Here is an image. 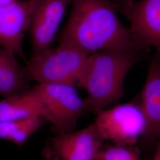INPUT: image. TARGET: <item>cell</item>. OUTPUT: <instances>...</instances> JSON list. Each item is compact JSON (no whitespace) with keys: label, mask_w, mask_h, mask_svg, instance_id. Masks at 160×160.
I'll list each match as a JSON object with an SVG mask.
<instances>
[{"label":"cell","mask_w":160,"mask_h":160,"mask_svg":"<svg viewBox=\"0 0 160 160\" xmlns=\"http://www.w3.org/2000/svg\"><path fill=\"white\" fill-rule=\"evenodd\" d=\"M68 20L59 37L88 55L106 50H140L129 28L122 23L107 0H71Z\"/></svg>","instance_id":"obj_1"},{"label":"cell","mask_w":160,"mask_h":160,"mask_svg":"<svg viewBox=\"0 0 160 160\" xmlns=\"http://www.w3.org/2000/svg\"><path fill=\"white\" fill-rule=\"evenodd\" d=\"M136 52L106 50L90 54L78 87L87 93L88 112L96 113L118 102L126 77L138 61Z\"/></svg>","instance_id":"obj_2"},{"label":"cell","mask_w":160,"mask_h":160,"mask_svg":"<svg viewBox=\"0 0 160 160\" xmlns=\"http://www.w3.org/2000/svg\"><path fill=\"white\" fill-rule=\"evenodd\" d=\"M89 55L74 46L59 43L32 57L24 67L29 81L38 84H63L78 87Z\"/></svg>","instance_id":"obj_3"},{"label":"cell","mask_w":160,"mask_h":160,"mask_svg":"<svg viewBox=\"0 0 160 160\" xmlns=\"http://www.w3.org/2000/svg\"><path fill=\"white\" fill-rule=\"evenodd\" d=\"M42 115L58 134L74 131L78 120L88 112L85 98L76 87L63 84H38L33 87Z\"/></svg>","instance_id":"obj_4"},{"label":"cell","mask_w":160,"mask_h":160,"mask_svg":"<svg viewBox=\"0 0 160 160\" xmlns=\"http://www.w3.org/2000/svg\"><path fill=\"white\" fill-rule=\"evenodd\" d=\"M94 124L104 142L135 146L147 128V120L139 103L114 105L96 113Z\"/></svg>","instance_id":"obj_5"},{"label":"cell","mask_w":160,"mask_h":160,"mask_svg":"<svg viewBox=\"0 0 160 160\" xmlns=\"http://www.w3.org/2000/svg\"><path fill=\"white\" fill-rule=\"evenodd\" d=\"M39 0H17L0 4V45L24 58L23 40L29 31Z\"/></svg>","instance_id":"obj_6"},{"label":"cell","mask_w":160,"mask_h":160,"mask_svg":"<svg viewBox=\"0 0 160 160\" xmlns=\"http://www.w3.org/2000/svg\"><path fill=\"white\" fill-rule=\"evenodd\" d=\"M125 12L139 49L152 47L160 53V0L131 1L125 5Z\"/></svg>","instance_id":"obj_7"},{"label":"cell","mask_w":160,"mask_h":160,"mask_svg":"<svg viewBox=\"0 0 160 160\" xmlns=\"http://www.w3.org/2000/svg\"><path fill=\"white\" fill-rule=\"evenodd\" d=\"M104 142L92 123L80 131L58 134L43 151L58 160H95Z\"/></svg>","instance_id":"obj_8"},{"label":"cell","mask_w":160,"mask_h":160,"mask_svg":"<svg viewBox=\"0 0 160 160\" xmlns=\"http://www.w3.org/2000/svg\"><path fill=\"white\" fill-rule=\"evenodd\" d=\"M71 0H39L29 29L33 55L51 46Z\"/></svg>","instance_id":"obj_9"},{"label":"cell","mask_w":160,"mask_h":160,"mask_svg":"<svg viewBox=\"0 0 160 160\" xmlns=\"http://www.w3.org/2000/svg\"><path fill=\"white\" fill-rule=\"evenodd\" d=\"M140 104L147 120L146 131L141 140L150 145L160 138V53L155 52L149 65L141 93Z\"/></svg>","instance_id":"obj_10"},{"label":"cell","mask_w":160,"mask_h":160,"mask_svg":"<svg viewBox=\"0 0 160 160\" xmlns=\"http://www.w3.org/2000/svg\"><path fill=\"white\" fill-rule=\"evenodd\" d=\"M10 52L0 48V95L6 98L28 90L24 68Z\"/></svg>","instance_id":"obj_11"},{"label":"cell","mask_w":160,"mask_h":160,"mask_svg":"<svg viewBox=\"0 0 160 160\" xmlns=\"http://www.w3.org/2000/svg\"><path fill=\"white\" fill-rule=\"evenodd\" d=\"M42 115L39 100L33 87L0 100V121L20 120Z\"/></svg>","instance_id":"obj_12"},{"label":"cell","mask_w":160,"mask_h":160,"mask_svg":"<svg viewBox=\"0 0 160 160\" xmlns=\"http://www.w3.org/2000/svg\"><path fill=\"white\" fill-rule=\"evenodd\" d=\"M45 122L46 120L41 115L20 120L0 121V139L22 147Z\"/></svg>","instance_id":"obj_13"},{"label":"cell","mask_w":160,"mask_h":160,"mask_svg":"<svg viewBox=\"0 0 160 160\" xmlns=\"http://www.w3.org/2000/svg\"><path fill=\"white\" fill-rule=\"evenodd\" d=\"M138 151L135 146L104 142L95 160H141Z\"/></svg>","instance_id":"obj_14"},{"label":"cell","mask_w":160,"mask_h":160,"mask_svg":"<svg viewBox=\"0 0 160 160\" xmlns=\"http://www.w3.org/2000/svg\"><path fill=\"white\" fill-rule=\"evenodd\" d=\"M155 144L156 148L152 160H160V138Z\"/></svg>","instance_id":"obj_15"},{"label":"cell","mask_w":160,"mask_h":160,"mask_svg":"<svg viewBox=\"0 0 160 160\" xmlns=\"http://www.w3.org/2000/svg\"><path fill=\"white\" fill-rule=\"evenodd\" d=\"M43 155L45 157V160H58L57 158H56L54 156H53L52 155L43 151Z\"/></svg>","instance_id":"obj_16"},{"label":"cell","mask_w":160,"mask_h":160,"mask_svg":"<svg viewBox=\"0 0 160 160\" xmlns=\"http://www.w3.org/2000/svg\"><path fill=\"white\" fill-rule=\"evenodd\" d=\"M17 0H0V4H7L16 1Z\"/></svg>","instance_id":"obj_17"}]
</instances>
